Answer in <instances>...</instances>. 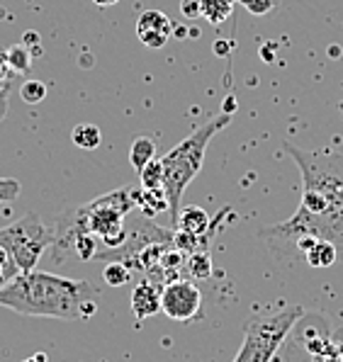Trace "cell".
I'll use <instances>...</instances> for the list:
<instances>
[{"label": "cell", "instance_id": "cell-9", "mask_svg": "<svg viewBox=\"0 0 343 362\" xmlns=\"http://www.w3.org/2000/svg\"><path fill=\"white\" fill-rule=\"evenodd\" d=\"M212 224L209 214L200 207H182L180 214H178V221H175V229H182L187 233H195L207 241V229Z\"/></svg>", "mask_w": 343, "mask_h": 362}, {"label": "cell", "instance_id": "cell-3", "mask_svg": "<svg viewBox=\"0 0 343 362\" xmlns=\"http://www.w3.org/2000/svg\"><path fill=\"white\" fill-rule=\"evenodd\" d=\"M231 115H219L214 119H209L207 124L200 127L197 132H192L190 136H185L178 146H173L168 153L161 156L163 165V192L168 199V214L173 219V224L178 221V214L182 209V192L187 190L195 175L202 170L204 156H207V146L224 127H229Z\"/></svg>", "mask_w": 343, "mask_h": 362}, {"label": "cell", "instance_id": "cell-6", "mask_svg": "<svg viewBox=\"0 0 343 362\" xmlns=\"http://www.w3.org/2000/svg\"><path fill=\"white\" fill-rule=\"evenodd\" d=\"M202 294L192 280H170L161 292V311L173 321H192L200 314Z\"/></svg>", "mask_w": 343, "mask_h": 362}, {"label": "cell", "instance_id": "cell-25", "mask_svg": "<svg viewBox=\"0 0 343 362\" xmlns=\"http://www.w3.org/2000/svg\"><path fill=\"white\" fill-rule=\"evenodd\" d=\"M95 5H100V8H110V5H117L120 0H93Z\"/></svg>", "mask_w": 343, "mask_h": 362}, {"label": "cell", "instance_id": "cell-24", "mask_svg": "<svg viewBox=\"0 0 343 362\" xmlns=\"http://www.w3.org/2000/svg\"><path fill=\"white\" fill-rule=\"evenodd\" d=\"M231 44H224V42H217L214 44V52H217V57H226V52H229Z\"/></svg>", "mask_w": 343, "mask_h": 362}, {"label": "cell", "instance_id": "cell-1", "mask_svg": "<svg viewBox=\"0 0 343 362\" xmlns=\"http://www.w3.org/2000/svg\"><path fill=\"white\" fill-rule=\"evenodd\" d=\"M283 148L302 173L300 207L283 224L263 226L258 236L270 241L314 236L343 243V151H302L292 144Z\"/></svg>", "mask_w": 343, "mask_h": 362}, {"label": "cell", "instance_id": "cell-5", "mask_svg": "<svg viewBox=\"0 0 343 362\" xmlns=\"http://www.w3.org/2000/svg\"><path fill=\"white\" fill-rule=\"evenodd\" d=\"M54 241V229L44 226L40 214L30 211V214L15 219L13 224H8L5 229H0V246L10 253V258L15 260L18 272H30L35 270L44 250L52 246Z\"/></svg>", "mask_w": 343, "mask_h": 362}, {"label": "cell", "instance_id": "cell-18", "mask_svg": "<svg viewBox=\"0 0 343 362\" xmlns=\"http://www.w3.org/2000/svg\"><path fill=\"white\" fill-rule=\"evenodd\" d=\"M5 61H8V66L13 71L25 74V71H30L32 54H30V49H27L25 44H15V47H10L8 52H5Z\"/></svg>", "mask_w": 343, "mask_h": 362}, {"label": "cell", "instance_id": "cell-23", "mask_svg": "<svg viewBox=\"0 0 343 362\" xmlns=\"http://www.w3.org/2000/svg\"><path fill=\"white\" fill-rule=\"evenodd\" d=\"M180 15L185 20L202 18V0H180Z\"/></svg>", "mask_w": 343, "mask_h": 362}, {"label": "cell", "instance_id": "cell-16", "mask_svg": "<svg viewBox=\"0 0 343 362\" xmlns=\"http://www.w3.org/2000/svg\"><path fill=\"white\" fill-rule=\"evenodd\" d=\"M103 280L107 287H124L132 280V270L120 260H107V265L103 270Z\"/></svg>", "mask_w": 343, "mask_h": 362}, {"label": "cell", "instance_id": "cell-2", "mask_svg": "<svg viewBox=\"0 0 343 362\" xmlns=\"http://www.w3.org/2000/svg\"><path fill=\"white\" fill-rule=\"evenodd\" d=\"M95 294L98 289L91 282L30 270L15 272L5 285H0V306L20 316L79 321L91 319L98 311Z\"/></svg>", "mask_w": 343, "mask_h": 362}, {"label": "cell", "instance_id": "cell-15", "mask_svg": "<svg viewBox=\"0 0 343 362\" xmlns=\"http://www.w3.org/2000/svg\"><path fill=\"white\" fill-rule=\"evenodd\" d=\"M185 267L192 280H207L212 275V258H209L207 250H195V253L187 255Z\"/></svg>", "mask_w": 343, "mask_h": 362}, {"label": "cell", "instance_id": "cell-14", "mask_svg": "<svg viewBox=\"0 0 343 362\" xmlns=\"http://www.w3.org/2000/svg\"><path fill=\"white\" fill-rule=\"evenodd\" d=\"M153 158H156V144L149 136L134 139V144H132V148H129V160H132V165H134V170L139 173L144 165Z\"/></svg>", "mask_w": 343, "mask_h": 362}, {"label": "cell", "instance_id": "cell-11", "mask_svg": "<svg viewBox=\"0 0 343 362\" xmlns=\"http://www.w3.org/2000/svg\"><path fill=\"white\" fill-rule=\"evenodd\" d=\"M136 209H144V214H156V211H168V199L163 190H134Z\"/></svg>", "mask_w": 343, "mask_h": 362}, {"label": "cell", "instance_id": "cell-8", "mask_svg": "<svg viewBox=\"0 0 343 362\" xmlns=\"http://www.w3.org/2000/svg\"><path fill=\"white\" fill-rule=\"evenodd\" d=\"M161 292H163V287L158 285L153 277L136 282V287L132 289V297H129V304H132V311H134L136 321H144L161 311Z\"/></svg>", "mask_w": 343, "mask_h": 362}, {"label": "cell", "instance_id": "cell-13", "mask_svg": "<svg viewBox=\"0 0 343 362\" xmlns=\"http://www.w3.org/2000/svg\"><path fill=\"white\" fill-rule=\"evenodd\" d=\"M236 0H202V18L209 25H222L234 13Z\"/></svg>", "mask_w": 343, "mask_h": 362}, {"label": "cell", "instance_id": "cell-26", "mask_svg": "<svg viewBox=\"0 0 343 362\" xmlns=\"http://www.w3.org/2000/svg\"><path fill=\"white\" fill-rule=\"evenodd\" d=\"M22 362H47V355H44V353H37L35 358H30V360H22Z\"/></svg>", "mask_w": 343, "mask_h": 362}, {"label": "cell", "instance_id": "cell-10", "mask_svg": "<svg viewBox=\"0 0 343 362\" xmlns=\"http://www.w3.org/2000/svg\"><path fill=\"white\" fill-rule=\"evenodd\" d=\"M339 258V248L329 238H317L307 250H304V260L309 267H331Z\"/></svg>", "mask_w": 343, "mask_h": 362}, {"label": "cell", "instance_id": "cell-17", "mask_svg": "<svg viewBox=\"0 0 343 362\" xmlns=\"http://www.w3.org/2000/svg\"><path fill=\"white\" fill-rule=\"evenodd\" d=\"M139 177H141V187H146V190H163V165H161V158L149 160V163L139 170Z\"/></svg>", "mask_w": 343, "mask_h": 362}, {"label": "cell", "instance_id": "cell-4", "mask_svg": "<svg viewBox=\"0 0 343 362\" xmlns=\"http://www.w3.org/2000/svg\"><path fill=\"white\" fill-rule=\"evenodd\" d=\"M304 316V309L297 304L283 306L280 311L251 321L243 331V343L234 362H273L278 348L285 343L292 326Z\"/></svg>", "mask_w": 343, "mask_h": 362}, {"label": "cell", "instance_id": "cell-21", "mask_svg": "<svg viewBox=\"0 0 343 362\" xmlns=\"http://www.w3.org/2000/svg\"><path fill=\"white\" fill-rule=\"evenodd\" d=\"M20 98L27 105H40L47 98V86L42 81H25L20 88Z\"/></svg>", "mask_w": 343, "mask_h": 362}, {"label": "cell", "instance_id": "cell-20", "mask_svg": "<svg viewBox=\"0 0 343 362\" xmlns=\"http://www.w3.org/2000/svg\"><path fill=\"white\" fill-rule=\"evenodd\" d=\"M98 243H100L98 236H93V233H81L74 243V253L79 255L81 260H95L98 253H100V250H98Z\"/></svg>", "mask_w": 343, "mask_h": 362}, {"label": "cell", "instance_id": "cell-22", "mask_svg": "<svg viewBox=\"0 0 343 362\" xmlns=\"http://www.w3.org/2000/svg\"><path fill=\"white\" fill-rule=\"evenodd\" d=\"M236 3L243 5V8L253 15H265L275 8V0H236Z\"/></svg>", "mask_w": 343, "mask_h": 362}, {"label": "cell", "instance_id": "cell-19", "mask_svg": "<svg viewBox=\"0 0 343 362\" xmlns=\"http://www.w3.org/2000/svg\"><path fill=\"white\" fill-rule=\"evenodd\" d=\"M204 238L200 236H195V233H187V231H182V229H175L173 231V246L182 250L185 255H190V253H195V250H204Z\"/></svg>", "mask_w": 343, "mask_h": 362}, {"label": "cell", "instance_id": "cell-7", "mask_svg": "<svg viewBox=\"0 0 343 362\" xmlns=\"http://www.w3.org/2000/svg\"><path fill=\"white\" fill-rule=\"evenodd\" d=\"M170 32H173V22L161 10H146L136 20V37L144 47L149 49H161L168 44Z\"/></svg>", "mask_w": 343, "mask_h": 362}, {"label": "cell", "instance_id": "cell-12", "mask_svg": "<svg viewBox=\"0 0 343 362\" xmlns=\"http://www.w3.org/2000/svg\"><path fill=\"white\" fill-rule=\"evenodd\" d=\"M71 141L81 148V151H95L103 144V132L95 124H79L71 132Z\"/></svg>", "mask_w": 343, "mask_h": 362}]
</instances>
